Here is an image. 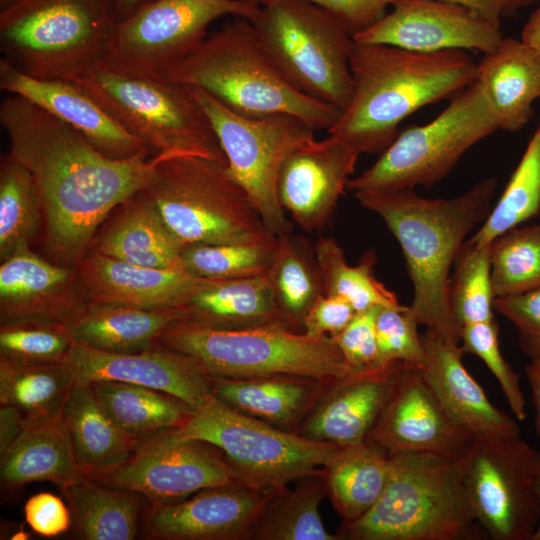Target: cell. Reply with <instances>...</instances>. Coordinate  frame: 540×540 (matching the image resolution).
I'll return each mask as SVG.
<instances>
[{"mask_svg": "<svg viewBox=\"0 0 540 540\" xmlns=\"http://www.w3.org/2000/svg\"><path fill=\"white\" fill-rule=\"evenodd\" d=\"M182 308H142L128 305H88L70 329L76 343L110 353L151 348L176 321Z\"/></svg>", "mask_w": 540, "mask_h": 540, "instance_id": "obj_32", "label": "cell"}, {"mask_svg": "<svg viewBox=\"0 0 540 540\" xmlns=\"http://www.w3.org/2000/svg\"><path fill=\"white\" fill-rule=\"evenodd\" d=\"M449 280L452 314L462 327L494 320L491 282V243L477 246L465 241Z\"/></svg>", "mask_w": 540, "mask_h": 540, "instance_id": "obj_45", "label": "cell"}, {"mask_svg": "<svg viewBox=\"0 0 540 540\" xmlns=\"http://www.w3.org/2000/svg\"><path fill=\"white\" fill-rule=\"evenodd\" d=\"M260 5L270 0H252ZM336 15L350 30L359 33L385 16L386 9L397 0H307Z\"/></svg>", "mask_w": 540, "mask_h": 540, "instance_id": "obj_53", "label": "cell"}, {"mask_svg": "<svg viewBox=\"0 0 540 540\" xmlns=\"http://www.w3.org/2000/svg\"><path fill=\"white\" fill-rule=\"evenodd\" d=\"M496 185L490 177L457 197L439 199L422 197L414 189L354 193L362 207L382 218L401 246L413 284V318L456 344L461 326L449 303L450 270L465 237L490 213Z\"/></svg>", "mask_w": 540, "mask_h": 540, "instance_id": "obj_2", "label": "cell"}, {"mask_svg": "<svg viewBox=\"0 0 540 540\" xmlns=\"http://www.w3.org/2000/svg\"><path fill=\"white\" fill-rule=\"evenodd\" d=\"M356 314L354 307L345 298L322 293L304 318L303 332L311 337H333L339 334Z\"/></svg>", "mask_w": 540, "mask_h": 540, "instance_id": "obj_52", "label": "cell"}, {"mask_svg": "<svg viewBox=\"0 0 540 540\" xmlns=\"http://www.w3.org/2000/svg\"><path fill=\"white\" fill-rule=\"evenodd\" d=\"M61 419L84 478L96 480L127 461L138 447L108 415L90 383H75Z\"/></svg>", "mask_w": 540, "mask_h": 540, "instance_id": "obj_30", "label": "cell"}, {"mask_svg": "<svg viewBox=\"0 0 540 540\" xmlns=\"http://www.w3.org/2000/svg\"><path fill=\"white\" fill-rule=\"evenodd\" d=\"M464 6L482 18L500 27L501 19L510 0H441Z\"/></svg>", "mask_w": 540, "mask_h": 540, "instance_id": "obj_54", "label": "cell"}, {"mask_svg": "<svg viewBox=\"0 0 540 540\" xmlns=\"http://www.w3.org/2000/svg\"><path fill=\"white\" fill-rule=\"evenodd\" d=\"M0 89L37 104L76 129L111 158L125 159L142 153L150 154L138 138L72 81L34 78L1 58Z\"/></svg>", "mask_w": 540, "mask_h": 540, "instance_id": "obj_23", "label": "cell"}, {"mask_svg": "<svg viewBox=\"0 0 540 540\" xmlns=\"http://www.w3.org/2000/svg\"><path fill=\"white\" fill-rule=\"evenodd\" d=\"M166 433L178 440L212 444L222 452L240 482L268 494L321 470L341 449L241 413L212 394L181 426Z\"/></svg>", "mask_w": 540, "mask_h": 540, "instance_id": "obj_10", "label": "cell"}, {"mask_svg": "<svg viewBox=\"0 0 540 540\" xmlns=\"http://www.w3.org/2000/svg\"><path fill=\"white\" fill-rule=\"evenodd\" d=\"M75 383L116 381L168 393L193 409L211 395V377L190 356L160 343L133 353H110L74 343L66 359Z\"/></svg>", "mask_w": 540, "mask_h": 540, "instance_id": "obj_20", "label": "cell"}, {"mask_svg": "<svg viewBox=\"0 0 540 540\" xmlns=\"http://www.w3.org/2000/svg\"><path fill=\"white\" fill-rule=\"evenodd\" d=\"M460 342L464 352L483 360L498 381L513 415L520 421L526 418V400L518 374L502 356L495 320L467 324L461 327Z\"/></svg>", "mask_w": 540, "mask_h": 540, "instance_id": "obj_48", "label": "cell"}, {"mask_svg": "<svg viewBox=\"0 0 540 540\" xmlns=\"http://www.w3.org/2000/svg\"><path fill=\"white\" fill-rule=\"evenodd\" d=\"M24 519L33 532L44 537H55L66 532L72 522L69 507L57 495L39 492L24 505Z\"/></svg>", "mask_w": 540, "mask_h": 540, "instance_id": "obj_51", "label": "cell"}, {"mask_svg": "<svg viewBox=\"0 0 540 540\" xmlns=\"http://www.w3.org/2000/svg\"><path fill=\"white\" fill-rule=\"evenodd\" d=\"M153 156H195L227 164L217 135L188 86L131 76L98 63L72 80Z\"/></svg>", "mask_w": 540, "mask_h": 540, "instance_id": "obj_8", "label": "cell"}, {"mask_svg": "<svg viewBox=\"0 0 540 540\" xmlns=\"http://www.w3.org/2000/svg\"><path fill=\"white\" fill-rule=\"evenodd\" d=\"M74 384L67 361L21 363L0 359V404L17 409L27 422L60 417Z\"/></svg>", "mask_w": 540, "mask_h": 540, "instance_id": "obj_38", "label": "cell"}, {"mask_svg": "<svg viewBox=\"0 0 540 540\" xmlns=\"http://www.w3.org/2000/svg\"><path fill=\"white\" fill-rule=\"evenodd\" d=\"M359 155L331 134L295 149L282 164L277 183L286 213L306 231L323 228L347 188Z\"/></svg>", "mask_w": 540, "mask_h": 540, "instance_id": "obj_21", "label": "cell"}, {"mask_svg": "<svg viewBox=\"0 0 540 540\" xmlns=\"http://www.w3.org/2000/svg\"><path fill=\"white\" fill-rule=\"evenodd\" d=\"M75 267L52 263L30 248L1 261L0 321L72 325L87 309Z\"/></svg>", "mask_w": 540, "mask_h": 540, "instance_id": "obj_22", "label": "cell"}, {"mask_svg": "<svg viewBox=\"0 0 540 540\" xmlns=\"http://www.w3.org/2000/svg\"><path fill=\"white\" fill-rule=\"evenodd\" d=\"M525 373L531 389L535 410V431L540 438V358L530 360V363L525 367Z\"/></svg>", "mask_w": 540, "mask_h": 540, "instance_id": "obj_56", "label": "cell"}, {"mask_svg": "<svg viewBox=\"0 0 540 540\" xmlns=\"http://www.w3.org/2000/svg\"><path fill=\"white\" fill-rule=\"evenodd\" d=\"M260 9L252 0H153L117 23L101 63L164 79L206 39L212 22L228 15L252 21Z\"/></svg>", "mask_w": 540, "mask_h": 540, "instance_id": "obj_15", "label": "cell"}, {"mask_svg": "<svg viewBox=\"0 0 540 540\" xmlns=\"http://www.w3.org/2000/svg\"><path fill=\"white\" fill-rule=\"evenodd\" d=\"M391 12L353 35L356 43L385 44L432 53L442 50L495 51L500 27L470 9L441 0H397Z\"/></svg>", "mask_w": 540, "mask_h": 540, "instance_id": "obj_18", "label": "cell"}, {"mask_svg": "<svg viewBox=\"0 0 540 540\" xmlns=\"http://www.w3.org/2000/svg\"><path fill=\"white\" fill-rule=\"evenodd\" d=\"M155 157L143 191L184 245L228 243L267 229L227 164L195 156Z\"/></svg>", "mask_w": 540, "mask_h": 540, "instance_id": "obj_11", "label": "cell"}, {"mask_svg": "<svg viewBox=\"0 0 540 540\" xmlns=\"http://www.w3.org/2000/svg\"><path fill=\"white\" fill-rule=\"evenodd\" d=\"M381 307L358 312L339 334L331 337L345 363L355 373L380 370L377 366L376 318Z\"/></svg>", "mask_w": 540, "mask_h": 540, "instance_id": "obj_49", "label": "cell"}, {"mask_svg": "<svg viewBox=\"0 0 540 540\" xmlns=\"http://www.w3.org/2000/svg\"><path fill=\"white\" fill-rule=\"evenodd\" d=\"M398 365L330 383L295 432L341 447L364 442L387 400Z\"/></svg>", "mask_w": 540, "mask_h": 540, "instance_id": "obj_25", "label": "cell"}, {"mask_svg": "<svg viewBox=\"0 0 540 540\" xmlns=\"http://www.w3.org/2000/svg\"><path fill=\"white\" fill-rule=\"evenodd\" d=\"M13 0H0V7L6 6L8 3H10Z\"/></svg>", "mask_w": 540, "mask_h": 540, "instance_id": "obj_61", "label": "cell"}, {"mask_svg": "<svg viewBox=\"0 0 540 540\" xmlns=\"http://www.w3.org/2000/svg\"><path fill=\"white\" fill-rule=\"evenodd\" d=\"M266 501L251 532L254 540H340L326 530L319 513L327 495L323 468L296 479Z\"/></svg>", "mask_w": 540, "mask_h": 540, "instance_id": "obj_37", "label": "cell"}, {"mask_svg": "<svg viewBox=\"0 0 540 540\" xmlns=\"http://www.w3.org/2000/svg\"><path fill=\"white\" fill-rule=\"evenodd\" d=\"M472 437L446 411L421 367L399 364L387 400L365 441L388 455L429 453L458 458Z\"/></svg>", "mask_w": 540, "mask_h": 540, "instance_id": "obj_17", "label": "cell"}, {"mask_svg": "<svg viewBox=\"0 0 540 540\" xmlns=\"http://www.w3.org/2000/svg\"><path fill=\"white\" fill-rule=\"evenodd\" d=\"M540 213V122L513 171L501 197L467 241L477 246L493 242Z\"/></svg>", "mask_w": 540, "mask_h": 540, "instance_id": "obj_43", "label": "cell"}, {"mask_svg": "<svg viewBox=\"0 0 540 540\" xmlns=\"http://www.w3.org/2000/svg\"><path fill=\"white\" fill-rule=\"evenodd\" d=\"M8 155L26 167L40 194L47 248L75 267L91 250L100 225L146 188L157 158L142 153L111 158L80 132L32 101L14 94L0 104Z\"/></svg>", "mask_w": 540, "mask_h": 540, "instance_id": "obj_1", "label": "cell"}, {"mask_svg": "<svg viewBox=\"0 0 540 540\" xmlns=\"http://www.w3.org/2000/svg\"><path fill=\"white\" fill-rule=\"evenodd\" d=\"M493 309L515 326L522 352L532 359L540 358V286L531 290L494 299Z\"/></svg>", "mask_w": 540, "mask_h": 540, "instance_id": "obj_50", "label": "cell"}, {"mask_svg": "<svg viewBox=\"0 0 540 540\" xmlns=\"http://www.w3.org/2000/svg\"><path fill=\"white\" fill-rule=\"evenodd\" d=\"M88 305L182 308L210 278L130 264L90 251L76 266Z\"/></svg>", "mask_w": 540, "mask_h": 540, "instance_id": "obj_24", "label": "cell"}, {"mask_svg": "<svg viewBox=\"0 0 540 540\" xmlns=\"http://www.w3.org/2000/svg\"><path fill=\"white\" fill-rule=\"evenodd\" d=\"M272 494L243 482L205 488L169 504H148L144 535L156 540H248Z\"/></svg>", "mask_w": 540, "mask_h": 540, "instance_id": "obj_19", "label": "cell"}, {"mask_svg": "<svg viewBox=\"0 0 540 540\" xmlns=\"http://www.w3.org/2000/svg\"><path fill=\"white\" fill-rule=\"evenodd\" d=\"M182 310L184 320L215 328L242 329L282 323L266 275L210 278Z\"/></svg>", "mask_w": 540, "mask_h": 540, "instance_id": "obj_33", "label": "cell"}, {"mask_svg": "<svg viewBox=\"0 0 540 540\" xmlns=\"http://www.w3.org/2000/svg\"><path fill=\"white\" fill-rule=\"evenodd\" d=\"M350 69L352 98L328 133L362 154L384 151L405 118L473 83L477 63L465 50L423 53L355 42Z\"/></svg>", "mask_w": 540, "mask_h": 540, "instance_id": "obj_3", "label": "cell"}, {"mask_svg": "<svg viewBox=\"0 0 540 540\" xmlns=\"http://www.w3.org/2000/svg\"><path fill=\"white\" fill-rule=\"evenodd\" d=\"M115 210L117 215L95 236L90 251L134 265L185 270L181 259L185 245L143 190Z\"/></svg>", "mask_w": 540, "mask_h": 540, "instance_id": "obj_27", "label": "cell"}, {"mask_svg": "<svg viewBox=\"0 0 540 540\" xmlns=\"http://www.w3.org/2000/svg\"><path fill=\"white\" fill-rule=\"evenodd\" d=\"M425 359L422 373L449 415L473 435L520 433L512 417L496 408L462 362L459 344L430 329L421 336Z\"/></svg>", "mask_w": 540, "mask_h": 540, "instance_id": "obj_26", "label": "cell"}, {"mask_svg": "<svg viewBox=\"0 0 540 540\" xmlns=\"http://www.w3.org/2000/svg\"><path fill=\"white\" fill-rule=\"evenodd\" d=\"M540 0H510L504 17L514 16L520 9L528 7L534 3H538Z\"/></svg>", "mask_w": 540, "mask_h": 540, "instance_id": "obj_59", "label": "cell"}, {"mask_svg": "<svg viewBox=\"0 0 540 540\" xmlns=\"http://www.w3.org/2000/svg\"><path fill=\"white\" fill-rule=\"evenodd\" d=\"M90 384L108 415L138 444L181 426L195 410L152 388L116 381Z\"/></svg>", "mask_w": 540, "mask_h": 540, "instance_id": "obj_35", "label": "cell"}, {"mask_svg": "<svg viewBox=\"0 0 540 540\" xmlns=\"http://www.w3.org/2000/svg\"><path fill=\"white\" fill-rule=\"evenodd\" d=\"M0 456V480L5 489L32 482H52L62 488L83 478L61 416L27 422Z\"/></svg>", "mask_w": 540, "mask_h": 540, "instance_id": "obj_31", "label": "cell"}, {"mask_svg": "<svg viewBox=\"0 0 540 540\" xmlns=\"http://www.w3.org/2000/svg\"><path fill=\"white\" fill-rule=\"evenodd\" d=\"M158 343L190 356L216 378L286 374L331 383L357 374L330 336L311 337L282 323L223 329L183 319Z\"/></svg>", "mask_w": 540, "mask_h": 540, "instance_id": "obj_7", "label": "cell"}, {"mask_svg": "<svg viewBox=\"0 0 540 540\" xmlns=\"http://www.w3.org/2000/svg\"><path fill=\"white\" fill-rule=\"evenodd\" d=\"M95 481L162 505L239 480L217 447L202 440L174 439L164 432L140 443L127 461Z\"/></svg>", "mask_w": 540, "mask_h": 540, "instance_id": "obj_16", "label": "cell"}, {"mask_svg": "<svg viewBox=\"0 0 540 540\" xmlns=\"http://www.w3.org/2000/svg\"><path fill=\"white\" fill-rule=\"evenodd\" d=\"M113 0H13L0 10V50L24 74L72 81L100 63L120 21Z\"/></svg>", "mask_w": 540, "mask_h": 540, "instance_id": "obj_6", "label": "cell"}, {"mask_svg": "<svg viewBox=\"0 0 540 540\" xmlns=\"http://www.w3.org/2000/svg\"><path fill=\"white\" fill-rule=\"evenodd\" d=\"M314 253L324 294L345 298L357 313L374 306H401L396 294L374 274V251L366 252L358 264L351 266L336 240L321 238L314 247Z\"/></svg>", "mask_w": 540, "mask_h": 540, "instance_id": "obj_42", "label": "cell"}, {"mask_svg": "<svg viewBox=\"0 0 540 540\" xmlns=\"http://www.w3.org/2000/svg\"><path fill=\"white\" fill-rule=\"evenodd\" d=\"M458 458L429 453L389 455L381 496L360 518L342 521L337 536L341 540L463 539L476 518Z\"/></svg>", "mask_w": 540, "mask_h": 540, "instance_id": "obj_5", "label": "cell"}, {"mask_svg": "<svg viewBox=\"0 0 540 540\" xmlns=\"http://www.w3.org/2000/svg\"><path fill=\"white\" fill-rule=\"evenodd\" d=\"M480 84L499 129L521 130L533 117L540 98V55L522 40L503 38L477 64Z\"/></svg>", "mask_w": 540, "mask_h": 540, "instance_id": "obj_28", "label": "cell"}, {"mask_svg": "<svg viewBox=\"0 0 540 540\" xmlns=\"http://www.w3.org/2000/svg\"><path fill=\"white\" fill-rule=\"evenodd\" d=\"M153 0H113L120 19H124L138 11Z\"/></svg>", "mask_w": 540, "mask_h": 540, "instance_id": "obj_58", "label": "cell"}, {"mask_svg": "<svg viewBox=\"0 0 540 540\" xmlns=\"http://www.w3.org/2000/svg\"><path fill=\"white\" fill-rule=\"evenodd\" d=\"M75 340L69 325L41 320L0 324V359L21 363L66 361Z\"/></svg>", "mask_w": 540, "mask_h": 540, "instance_id": "obj_46", "label": "cell"}, {"mask_svg": "<svg viewBox=\"0 0 540 540\" xmlns=\"http://www.w3.org/2000/svg\"><path fill=\"white\" fill-rule=\"evenodd\" d=\"M278 243L279 236L264 229L233 242L185 245L181 259L187 272L203 278L258 277L269 271Z\"/></svg>", "mask_w": 540, "mask_h": 540, "instance_id": "obj_41", "label": "cell"}, {"mask_svg": "<svg viewBox=\"0 0 540 540\" xmlns=\"http://www.w3.org/2000/svg\"><path fill=\"white\" fill-rule=\"evenodd\" d=\"M287 81L303 94L342 111L354 90V40L332 12L307 0H270L251 21Z\"/></svg>", "mask_w": 540, "mask_h": 540, "instance_id": "obj_9", "label": "cell"}, {"mask_svg": "<svg viewBox=\"0 0 540 540\" xmlns=\"http://www.w3.org/2000/svg\"><path fill=\"white\" fill-rule=\"evenodd\" d=\"M458 460L476 521L489 536L532 540L540 518L535 490L540 453L521 433H480Z\"/></svg>", "mask_w": 540, "mask_h": 540, "instance_id": "obj_14", "label": "cell"}, {"mask_svg": "<svg viewBox=\"0 0 540 540\" xmlns=\"http://www.w3.org/2000/svg\"><path fill=\"white\" fill-rule=\"evenodd\" d=\"M521 35V40L540 55V5L530 15Z\"/></svg>", "mask_w": 540, "mask_h": 540, "instance_id": "obj_57", "label": "cell"}, {"mask_svg": "<svg viewBox=\"0 0 540 540\" xmlns=\"http://www.w3.org/2000/svg\"><path fill=\"white\" fill-rule=\"evenodd\" d=\"M207 115L227 159V170L247 192L266 228L291 232L278 196V176L286 158L314 140V129L289 114L260 118L239 115L207 91L188 86Z\"/></svg>", "mask_w": 540, "mask_h": 540, "instance_id": "obj_13", "label": "cell"}, {"mask_svg": "<svg viewBox=\"0 0 540 540\" xmlns=\"http://www.w3.org/2000/svg\"><path fill=\"white\" fill-rule=\"evenodd\" d=\"M418 323L409 306L381 307L376 318L377 366L386 369L397 364L422 367L425 349Z\"/></svg>", "mask_w": 540, "mask_h": 540, "instance_id": "obj_47", "label": "cell"}, {"mask_svg": "<svg viewBox=\"0 0 540 540\" xmlns=\"http://www.w3.org/2000/svg\"><path fill=\"white\" fill-rule=\"evenodd\" d=\"M164 79L201 88L250 118L289 114L314 130L328 131L342 113L293 87L266 52L252 22L239 16L209 34Z\"/></svg>", "mask_w": 540, "mask_h": 540, "instance_id": "obj_4", "label": "cell"}, {"mask_svg": "<svg viewBox=\"0 0 540 540\" xmlns=\"http://www.w3.org/2000/svg\"><path fill=\"white\" fill-rule=\"evenodd\" d=\"M26 424L27 421L17 409L0 407V453L15 440Z\"/></svg>", "mask_w": 540, "mask_h": 540, "instance_id": "obj_55", "label": "cell"}, {"mask_svg": "<svg viewBox=\"0 0 540 540\" xmlns=\"http://www.w3.org/2000/svg\"><path fill=\"white\" fill-rule=\"evenodd\" d=\"M44 223L39 191L30 171L8 153L0 159V261L30 248Z\"/></svg>", "mask_w": 540, "mask_h": 540, "instance_id": "obj_40", "label": "cell"}, {"mask_svg": "<svg viewBox=\"0 0 540 540\" xmlns=\"http://www.w3.org/2000/svg\"><path fill=\"white\" fill-rule=\"evenodd\" d=\"M279 243L266 276L281 322L295 331L316 298L323 293L314 250L290 233L278 235Z\"/></svg>", "mask_w": 540, "mask_h": 540, "instance_id": "obj_39", "label": "cell"}, {"mask_svg": "<svg viewBox=\"0 0 540 540\" xmlns=\"http://www.w3.org/2000/svg\"><path fill=\"white\" fill-rule=\"evenodd\" d=\"M498 129L475 80L454 94L431 122L399 133L373 165L349 179L347 188L353 193L430 188L452 171L468 149Z\"/></svg>", "mask_w": 540, "mask_h": 540, "instance_id": "obj_12", "label": "cell"}, {"mask_svg": "<svg viewBox=\"0 0 540 540\" xmlns=\"http://www.w3.org/2000/svg\"><path fill=\"white\" fill-rule=\"evenodd\" d=\"M72 522L85 540H133L143 511L149 504L142 495L80 478L62 488Z\"/></svg>", "mask_w": 540, "mask_h": 540, "instance_id": "obj_34", "label": "cell"}, {"mask_svg": "<svg viewBox=\"0 0 540 540\" xmlns=\"http://www.w3.org/2000/svg\"><path fill=\"white\" fill-rule=\"evenodd\" d=\"M535 490H536L538 500H539V505H540V461L538 463L536 475H535ZM532 540H540V518H539L538 527L536 529V532Z\"/></svg>", "mask_w": 540, "mask_h": 540, "instance_id": "obj_60", "label": "cell"}, {"mask_svg": "<svg viewBox=\"0 0 540 540\" xmlns=\"http://www.w3.org/2000/svg\"><path fill=\"white\" fill-rule=\"evenodd\" d=\"M491 282L495 298L540 286V223L513 228L493 240Z\"/></svg>", "mask_w": 540, "mask_h": 540, "instance_id": "obj_44", "label": "cell"}, {"mask_svg": "<svg viewBox=\"0 0 540 540\" xmlns=\"http://www.w3.org/2000/svg\"><path fill=\"white\" fill-rule=\"evenodd\" d=\"M389 455L364 441L341 447L323 468L327 495L342 521H354L377 502L388 478Z\"/></svg>", "mask_w": 540, "mask_h": 540, "instance_id": "obj_36", "label": "cell"}, {"mask_svg": "<svg viewBox=\"0 0 540 540\" xmlns=\"http://www.w3.org/2000/svg\"><path fill=\"white\" fill-rule=\"evenodd\" d=\"M329 384L286 374L247 378L211 377V394L241 413L295 432Z\"/></svg>", "mask_w": 540, "mask_h": 540, "instance_id": "obj_29", "label": "cell"}]
</instances>
